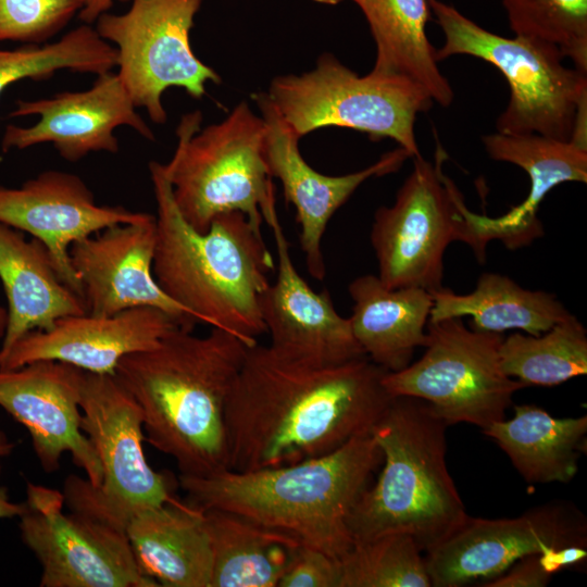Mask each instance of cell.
I'll use <instances>...</instances> for the list:
<instances>
[{
    "label": "cell",
    "mask_w": 587,
    "mask_h": 587,
    "mask_svg": "<svg viewBox=\"0 0 587 587\" xmlns=\"http://www.w3.org/2000/svg\"><path fill=\"white\" fill-rule=\"evenodd\" d=\"M386 373L367 357L320 365L249 347L226 403L227 470L298 463L372 433L394 399Z\"/></svg>",
    "instance_id": "6da1fadb"
},
{
    "label": "cell",
    "mask_w": 587,
    "mask_h": 587,
    "mask_svg": "<svg viewBox=\"0 0 587 587\" xmlns=\"http://www.w3.org/2000/svg\"><path fill=\"white\" fill-rule=\"evenodd\" d=\"M191 332L125 355L113 375L140 407L148 442L180 475L208 476L227 470L226 403L249 347L222 328Z\"/></svg>",
    "instance_id": "7a4b0ae2"
},
{
    "label": "cell",
    "mask_w": 587,
    "mask_h": 587,
    "mask_svg": "<svg viewBox=\"0 0 587 587\" xmlns=\"http://www.w3.org/2000/svg\"><path fill=\"white\" fill-rule=\"evenodd\" d=\"M157 201L153 275L162 290L199 323L222 328L248 347L266 333L261 297L273 255L261 228L241 212L216 216L200 233L182 216L165 164L149 163Z\"/></svg>",
    "instance_id": "3957f363"
},
{
    "label": "cell",
    "mask_w": 587,
    "mask_h": 587,
    "mask_svg": "<svg viewBox=\"0 0 587 587\" xmlns=\"http://www.w3.org/2000/svg\"><path fill=\"white\" fill-rule=\"evenodd\" d=\"M383 460L372 433L298 463L179 475L189 505L239 514L340 559L352 546L349 515Z\"/></svg>",
    "instance_id": "277c9868"
},
{
    "label": "cell",
    "mask_w": 587,
    "mask_h": 587,
    "mask_svg": "<svg viewBox=\"0 0 587 587\" xmlns=\"http://www.w3.org/2000/svg\"><path fill=\"white\" fill-rule=\"evenodd\" d=\"M447 427L426 401L392 399L372 430L384 465L349 515L353 542L403 533L426 552L462 524L467 513L446 462Z\"/></svg>",
    "instance_id": "5b68a950"
},
{
    "label": "cell",
    "mask_w": 587,
    "mask_h": 587,
    "mask_svg": "<svg viewBox=\"0 0 587 587\" xmlns=\"http://www.w3.org/2000/svg\"><path fill=\"white\" fill-rule=\"evenodd\" d=\"M445 42L437 61L466 54L496 68L510 86L509 103L496 128L507 135L538 134L587 149V73L563 64L554 46L530 38L494 34L452 4L428 0Z\"/></svg>",
    "instance_id": "8992f818"
},
{
    "label": "cell",
    "mask_w": 587,
    "mask_h": 587,
    "mask_svg": "<svg viewBox=\"0 0 587 587\" xmlns=\"http://www.w3.org/2000/svg\"><path fill=\"white\" fill-rule=\"evenodd\" d=\"M202 115L183 116L178 143L165 164L173 198L200 233L224 213L241 212L257 227L277 215L272 176L263 154L265 125L246 101L221 122L200 130Z\"/></svg>",
    "instance_id": "52a82bcc"
},
{
    "label": "cell",
    "mask_w": 587,
    "mask_h": 587,
    "mask_svg": "<svg viewBox=\"0 0 587 587\" xmlns=\"http://www.w3.org/2000/svg\"><path fill=\"white\" fill-rule=\"evenodd\" d=\"M267 98L299 137L324 127L363 132L371 139H394L412 158L421 157L414 125L434 101L421 86L370 72L360 76L332 53L302 74L273 78Z\"/></svg>",
    "instance_id": "ba28073f"
},
{
    "label": "cell",
    "mask_w": 587,
    "mask_h": 587,
    "mask_svg": "<svg viewBox=\"0 0 587 587\" xmlns=\"http://www.w3.org/2000/svg\"><path fill=\"white\" fill-rule=\"evenodd\" d=\"M82 429L99 458L102 480L93 487L70 475L64 504L125 530L137 512L172 501L167 477L150 466L143 450V417L134 397L113 374L84 371Z\"/></svg>",
    "instance_id": "9c48e42d"
},
{
    "label": "cell",
    "mask_w": 587,
    "mask_h": 587,
    "mask_svg": "<svg viewBox=\"0 0 587 587\" xmlns=\"http://www.w3.org/2000/svg\"><path fill=\"white\" fill-rule=\"evenodd\" d=\"M448 159L437 142L435 162L414 158L413 170L390 207H379L371 229L378 278L390 289L444 287V255L449 243L472 248L473 235L462 192L442 171Z\"/></svg>",
    "instance_id": "30bf717a"
},
{
    "label": "cell",
    "mask_w": 587,
    "mask_h": 587,
    "mask_svg": "<svg viewBox=\"0 0 587 587\" xmlns=\"http://www.w3.org/2000/svg\"><path fill=\"white\" fill-rule=\"evenodd\" d=\"M426 333L421 359L385 374L388 394L426 401L448 426L467 423L483 430L503 420L514 394L527 387L500 366L503 336L469 328L462 317L428 322Z\"/></svg>",
    "instance_id": "8fae6325"
},
{
    "label": "cell",
    "mask_w": 587,
    "mask_h": 587,
    "mask_svg": "<svg viewBox=\"0 0 587 587\" xmlns=\"http://www.w3.org/2000/svg\"><path fill=\"white\" fill-rule=\"evenodd\" d=\"M203 0H132L123 14L102 13L96 30L115 45L117 75L136 108L164 124L162 95L183 88L201 99L205 85L221 83L220 75L201 62L190 45V30Z\"/></svg>",
    "instance_id": "7c38bea8"
},
{
    "label": "cell",
    "mask_w": 587,
    "mask_h": 587,
    "mask_svg": "<svg viewBox=\"0 0 587 587\" xmlns=\"http://www.w3.org/2000/svg\"><path fill=\"white\" fill-rule=\"evenodd\" d=\"M22 541L41 565L40 587H159L136 564L125 530L63 512V494L27 483Z\"/></svg>",
    "instance_id": "4fadbf2b"
},
{
    "label": "cell",
    "mask_w": 587,
    "mask_h": 587,
    "mask_svg": "<svg viewBox=\"0 0 587 587\" xmlns=\"http://www.w3.org/2000/svg\"><path fill=\"white\" fill-rule=\"evenodd\" d=\"M587 545V520L573 503L553 501L512 519L467 515L424 557L432 587H461L495 578L544 547Z\"/></svg>",
    "instance_id": "5bb4252c"
},
{
    "label": "cell",
    "mask_w": 587,
    "mask_h": 587,
    "mask_svg": "<svg viewBox=\"0 0 587 587\" xmlns=\"http://www.w3.org/2000/svg\"><path fill=\"white\" fill-rule=\"evenodd\" d=\"M84 371L57 360L0 370V407L22 424L46 473L70 453L93 487L102 480L97 452L82 429L79 405Z\"/></svg>",
    "instance_id": "9a60e30c"
},
{
    "label": "cell",
    "mask_w": 587,
    "mask_h": 587,
    "mask_svg": "<svg viewBox=\"0 0 587 587\" xmlns=\"http://www.w3.org/2000/svg\"><path fill=\"white\" fill-rule=\"evenodd\" d=\"M136 109L117 73L110 71L98 75L86 90L17 100L10 117L37 115L39 120L32 126L8 125L1 149L8 152L48 142L68 162H77L91 152L117 153L114 129L120 126L154 140L153 132Z\"/></svg>",
    "instance_id": "2e32d148"
},
{
    "label": "cell",
    "mask_w": 587,
    "mask_h": 587,
    "mask_svg": "<svg viewBox=\"0 0 587 587\" xmlns=\"http://www.w3.org/2000/svg\"><path fill=\"white\" fill-rule=\"evenodd\" d=\"M155 215L117 224L73 243L70 258L80 283L87 313L112 315L138 307L157 308L183 329L199 321L172 300L153 275Z\"/></svg>",
    "instance_id": "e0dca14e"
},
{
    "label": "cell",
    "mask_w": 587,
    "mask_h": 587,
    "mask_svg": "<svg viewBox=\"0 0 587 587\" xmlns=\"http://www.w3.org/2000/svg\"><path fill=\"white\" fill-rule=\"evenodd\" d=\"M252 99L265 125L263 154L268 173L279 179L286 201L296 209L299 242L309 274L323 280L326 268L322 239L329 220L364 182L397 172L411 155L398 147L361 171L324 175L303 159L298 146L300 138L280 117L265 91L253 93Z\"/></svg>",
    "instance_id": "ac0fdd59"
},
{
    "label": "cell",
    "mask_w": 587,
    "mask_h": 587,
    "mask_svg": "<svg viewBox=\"0 0 587 587\" xmlns=\"http://www.w3.org/2000/svg\"><path fill=\"white\" fill-rule=\"evenodd\" d=\"M149 215L122 205L97 204L86 183L63 171H43L20 187L0 185V222L40 240L61 280L82 298V286L71 264V246L108 227Z\"/></svg>",
    "instance_id": "d6986e66"
},
{
    "label": "cell",
    "mask_w": 587,
    "mask_h": 587,
    "mask_svg": "<svg viewBox=\"0 0 587 587\" xmlns=\"http://www.w3.org/2000/svg\"><path fill=\"white\" fill-rule=\"evenodd\" d=\"M268 226L276 245L277 273L260 308L270 346L286 357L320 365L366 357L350 319L335 310L329 292L314 291L298 273L278 215Z\"/></svg>",
    "instance_id": "ffe728a7"
},
{
    "label": "cell",
    "mask_w": 587,
    "mask_h": 587,
    "mask_svg": "<svg viewBox=\"0 0 587 587\" xmlns=\"http://www.w3.org/2000/svg\"><path fill=\"white\" fill-rule=\"evenodd\" d=\"M178 327L172 316L151 307L132 308L112 315H67L48 329L32 330L20 338L0 358V370L57 360L95 374H114L122 358L155 348Z\"/></svg>",
    "instance_id": "44dd1931"
},
{
    "label": "cell",
    "mask_w": 587,
    "mask_h": 587,
    "mask_svg": "<svg viewBox=\"0 0 587 587\" xmlns=\"http://www.w3.org/2000/svg\"><path fill=\"white\" fill-rule=\"evenodd\" d=\"M487 154L524 170L530 182L529 193L505 214L489 217L472 212L477 246L486 251L489 241L500 240L508 249L529 245L544 233L537 210L544 198L566 182H587V149L572 141L538 134L494 133L482 137Z\"/></svg>",
    "instance_id": "7402d4cb"
},
{
    "label": "cell",
    "mask_w": 587,
    "mask_h": 587,
    "mask_svg": "<svg viewBox=\"0 0 587 587\" xmlns=\"http://www.w3.org/2000/svg\"><path fill=\"white\" fill-rule=\"evenodd\" d=\"M0 280L8 300V325L0 358L24 335L57 320L87 313L82 297L59 277L47 247L0 222Z\"/></svg>",
    "instance_id": "603a6c76"
},
{
    "label": "cell",
    "mask_w": 587,
    "mask_h": 587,
    "mask_svg": "<svg viewBox=\"0 0 587 587\" xmlns=\"http://www.w3.org/2000/svg\"><path fill=\"white\" fill-rule=\"evenodd\" d=\"M137 566L163 587H210L211 548L202 511L176 499L143 509L126 523Z\"/></svg>",
    "instance_id": "cb8c5ba5"
},
{
    "label": "cell",
    "mask_w": 587,
    "mask_h": 587,
    "mask_svg": "<svg viewBox=\"0 0 587 587\" xmlns=\"http://www.w3.org/2000/svg\"><path fill=\"white\" fill-rule=\"evenodd\" d=\"M348 291L352 332L364 354L387 372L408 366L427 341L432 294L419 287L390 289L372 274L354 278Z\"/></svg>",
    "instance_id": "d4e9b609"
},
{
    "label": "cell",
    "mask_w": 587,
    "mask_h": 587,
    "mask_svg": "<svg viewBox=\"0 0 587 587\" xmlns=\"http://www.w3.org/2000/svg\"><path fill=\"white\" fill-rule=\"evenodd\" d=\"M364 14L376 46L371 72L408 79L424 88L433 101L449 107L453 89L438 67L426 27L428 0H352Z\"/></svg>",
    "instance_id": "484cf974"
},
{
    "label": "cell",
    "mask_w": 587,
    "mask_h": 587,
    "mask_svg": "<svg viewBox=\"0 0 587 587\" xmlns=\"http://www.w3.org/2000/svg\"><path fill=\"white\" fill-rule=\"evenodd\" d=\"M528 483H569L586 447L587 416L554 417L534 404L514 405V415L483 429Z\"/></svg>",
    "instance_id": "4316f807"
},
{
    "label": "cell",
    "mask_w": 587,
    "mask_h": 587,
    "mask_svg": "<svg viewBox=\"0 0 587 587\" xmlns=\"http://www.w3.org/2000/svg\"><path fill=\"white\" fill-rule=\"evenodd\" d=\"M430 294L428 322L470 316V328L478 332L517 329L538 336L572 315L553 294L525 289L498 273H483L465 295L445 287Z\"/></svg>",
    "instance_id": "83f0119b"
},
{
    "label": "cell",
    "mask_w": 587,
    "mask_h": 587,
    "mask_svg": "<svg viewBox=\"0 0 587 587\" xmlns=\"http://www.w3.org/2000/svg\"><path fill=\"white\" fill-rule=\"evenodd\" d=\"M211 548L210 587H277L301 544L234 512L202 511Z\"/></svg>",
    "instance_id": "f1b7e54d"
},
{
    "label": "cell",
    "mask_w": 587,
    "mask_h": 587,
    "mask_svg": "<svg viewBox=\"0 0 587 587\" xmlns=\"http://www.w3.org/2000/svg\"><path fill=\"white\" fill-rule=\"evenodd\" d=\"M505 375L526 386H555L587 373V332L572 314L538 335L514 333L499 348Z\"/></svg>",
    "instance_id": "f546056e"
},
{
    "label": "cell",
    "mask_w": 587,
    "mask_h": 587,
    "mask_svg": "<svg viewBox=\"0 0 587 587\" xmlns=\"http://www.w3.org/2000/svg\"><path fill=\"white\" fill-rule=\"evenodd\" d=\"M116 59L115 47L89 24L70 30L54 42L0 49V96L14 83L25 78L46 79L59 70L98 76L112 71Z\"/></svg>",
    "instance_id": "4dcf8cb0"
},
{
    "label": "cell",
    "mask_w": 587,
    "mask_h": 587,
    "mask_svg": "<svg viewBox=\"0 0 587 587\" xmlns=\"http://www.w3.org/2000/svg\"><path fill=\"white\" fill-rule=\"evenodd\" d=\"M339 560V587H432L422 550L408 534L355 541Z\"/></svg>",
    "instance_id": "1f68e13d"
},
{
    "label": "cell",
    "mask_w": 587,
    "mask_h": 587,
    "mask_svg": "<svg viewBox=\"0 0 587 587\" xmlns=\"http://www.w3.org/2000/svg\"><path fill=\"white\" fill-rule=\"evenodd\" d=\"M515 36L550 43L587 73V0H501Z\"/></svg>",
    "instance_id": "d6a6232c"
},
{
    "label": "cell",
    "mask_w": 587,
    "mask_h": 587,
    "mask_svg": "<svg viewBox=\"0 0 587 587\" xmlns=\"http://www.w3.org/2000/svg\"><path fill=\"white\" fill-rule=\"evenodd\" d=\"M87 0H0V42L41 45L58 34Z\"/></svg>",
    "instance_id": "836d02e7"
},
{
    "label": "cell",
    "mask_w": 587,
    "mask_h": 587,
    "mask_svg": "<svg viewBox=\"0 0 587 587\" xmlns=\"http://www.w3.org/2000/svg\"><path fill=\"white\" fill-rule=\"evenodd\" d=\"M340 560L314 547L300 544L277 587H339Z\"/></svg>",
    "instance_id": "e575fe53"
},
{
    "label": "cell",
    "mask_w": 587,
    "mask_h": 587,
    "mask_svg": "<svg viewBox=\"0 0 587 587\" xmlns=\"http://www.w3.org/2000/svg\"><path fill=\"white\" fill-rule=\"evenodd\" d=\"M551 575L541 567L538 553L529 554L516 561L504 574L490 579L483 587H545Z\"/></svg>",
    "instance_id": "d590c367"
},
{
    "label": "cell",
    "mask_w": 587,
    "mask_h": 587,
    "mask_svg": "<svg viewBox=\"0 0 587 587\" xmlns=\"http://www.w3.org/2000/svg\"><path fill=\"white\" fill-rule=\"evenodd\" d=\"M587 558L584 546L569 545L561 548L547 546L538 553V560L544 571L550 575L560 570L573 566Z\"/></svg>",
    "instance_id": "8d00e7d4"
},
{
    "label": "cell",
    "mask_w": 587,
    "mask_h": 587,
    "mask_svg": "<svg viewBox=\"0 0 587 587\" xmlns=\"http://www.w3.org/2000/svg\"><path fill=\"white\" fill-rule=\"evenodd\" d=\"M115 0H87L85 7L79 12V18L86 24L96 22V20L113 5ZM129 1V0H120Z\"/></svg>",
    "instance_id": "74e56055"
},
{
    "label": "cell",
    "mask_w": 587,
    "mask_h": 587,
    "mask_svg": "<svg viewBox=\"0 0 587 587\" xmlns=\"http://www.w3.org/2000/svg\"><path fill=\"white\" fill-rule=\"evenodd\" d=\"M0 474H1V463H0ZM27 510V503L24 502H12L9 499L8 489L3 486H0V519H10V517H20Z\"/></svg>",
    "instance_id": "f35d334b"
},
{
    "label": "cell",
    "mask_w": 587,
    "mask_h": 587,
    "mask_svg": "<svg viewBox=\"0 0 587 587\" xmlns=\"http://www.w3.org/2000/svg\"><path fill=\"white\" fill-rule=\"evenodd\" d=\"M14 442L10 441L7 435L0 430V458L9 455L14 449Z\"/></svg>",
    "instance_id": "ab89813d"
},
{
    "label": "cell",
    "mask_w": 587,
    "mask_h": 587,
    "mask_svg": "<svg viewBox=\"0 0 587 587\" xmlns=\"http://www.w3.org/2000/svg\"><path fill=\"white\" fill-rule=\"evenodd\" d=\"M8 325V310L0 305V346L5 335Z\"/></svg>",
    "instance_id": "60d3db41"
},
{
    "label": "cell",
    "mask_w": 587,
    "mask_h": 587,
    "mask_svg": "<svg viewBox=\"0 0 587 587\" xmlns=\"http://www.w3.org/2000/svg\"><path fill=\"white\" fill-rule=\"evenodd\" d=\"M312 1L322 3V4L336 5L345 0H312Z\"/></svg>",
    "instance_id": "b9f144b4"
}]
</instances>
